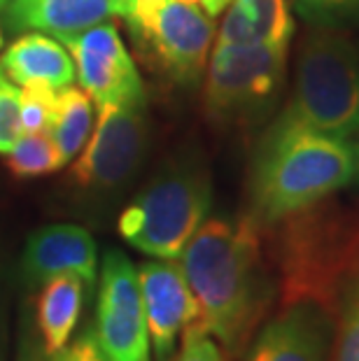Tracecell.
I'll return each instance as SVG.
<instances>
[{
    "label": "cell",
    "instance_id": "cell-1",
    "mask_svg": "<svg viewBox=\"0 0 359 361\" xmlns=\"http://www.w3.org/2000/svg\"><path fill=\"white\" fill-rule=\"evenodd\" d=\"M262 226L250 214L212 217L189 240L180 264L198 303V326L229 355H241L271 303Z\"/></svg>",
    "mask_w": 359,
    "mask_h": 361
},
{
    "label": "cell",
    "instance_id": "cell-2",
    "mask_svg": "<svg viewBox=\"0 0 359 361\" xmlns=\"http://www.w3.org/2000/svg\"><path fill=\"white\" fill-rule=\"evenodd\" d=\"M355 178L359 157L353 142L276 119L252 161L248 214L259 226H276Z\"/></svg>",
    "mask_w": 359,
    "mask_h": 361
},
{
    "label": "cell",
    "instance_id": "cell-3",
    "mask_svg": "<svg viewBox=\"0 0 359 361\" xmlns=\"http://www.w3.org/2000/svg\"><path fill=\"white\" fill-rule=\"evenodd\" d=\"M359 145V49L348 33L315 26L303 37L292 98L278 117Z\"/></svg>",
    "mask_w": 359,
    "mask_h": 361
},
{
    "label": "cell",
    "instance_id": "cell-4",
    "mask_svg": "<svg viewBox=\"0 0 359 361\" xmlns=\"http://www.w3.org/2000/svg\"><path fill=\"white\" fill-rule=\"evenodd\" d=\"M210 205L212 184L203 166H168L121 210L117 231L142 255L180 259Z\"/></svg>",
    "mask_w": 359,
    "mask_h": 361
},
{
    "label": "cell",
    "instance_id": "cell-5",
    "mask_svg": "<svg viewBox=\"0 0 359 361\" xmlns=\"http://www.w3.org/2000/svg\"><path fill=\"white\" fill-rule=\"evenodd\" d=\"M119 17L154 73L178 84L201 78L215 35L212 17L201 7L185 0H124Z\"/></svg>",
    "mask_w": 359,
    "mask_h": 361
},
{
    "label": "cell",
    "instance_id": "cell-6",
    "mask_svg": "<svg viewBox=\"0 0 359 361\" xmlns=\"http://www.w3.org/2000/svg\"><path fill=\"white\" fill-rule=\"evenodd\" d=\"M282 44L217 42L205 78V112L217 121H243L276 101L285 80Z\"/></svg>",
    "mask_w": 359,
    "mask_h": 361
},
{
    "label": "cell",
    "instance_id": "cell-7",
    "mask_svg": "<svg viewBox=\"0 0 359 361\" xmlns=\"http://www.w3.org/2000/svg\"><path fill=\"white\" fill-rule=\"evenodd\" d=\"M147 96L101 105L80 159L71 168V182L89 194H110L133 178L147 152Z\"/></svg>",
    "mask_w": 359,
    "mask_h": 361
},
{
    "label": "cell",
    "instance_id": "cell-8",
    "mask_svg": "<svg viewBox=\"0 0 359 361\" xmlns=\"http://www.w3.org/2000/svg\"><path fill=\"white\" fill-rule=\"evenodd\" d=\"M94 334L110 361H150L138 268L119 250L103 257Z\"/></svg>",
    "mask_w": 359,
    "mask_h": 361
},
{
    "label": "cell",
    "instance_id": "cell-9",
    "mask_svg": "<svg viewBox=\"0 0 359 361\" xmlns=\"http://www.w3.org/2000/svg\"><path fill=\"white\" fill-rule=\"evenodd\" d=\"M138 282L150 348L157 361H171L178 341L201 317L185 268L178 259L145 261L138 268Z\"/></svg>",
    "mask_w": 359,
    "mask_h": 361
},
{
    "label": "cell",
    "instance_id": "cell-10",
    "mask_svg": "<svg viewBox=\"0 0 359 361\" xmlns=\"http://www.w3.org/2000/svg\"><path fill=\"white\" fill-rule=\"evenodd\" d=\"M66 44L75 59L82 89L98 105L145 98V84L114 24H96L68 37Z\"/></svg>",
    "mask_w": 359,
    "mask_h": 361
},
{
    "label": "cell",
    "instance_id": "cell-11",
    "mask_svg": "<svg viewBox=\"0 0 359 361\" xmlns=\"http://www.w3.org/2000/svg\"><path fill=\"white\" fill-rule=\"evenodd\" d=\"M334 343L331 312L320 303L285 305L250 345L245 361H329Z\"/></svg>",
    "mask_w": 359,
    "mask_h": 361
},
{
    "label": "cell",
    "instance_id": "cell-12",
    "mask_svg": "<svg viewBox=\"0 0 359 361\" xmlns=\"http://www.w3.org/2000/svg\"><path fill=\"white\" fill-rule=\"evenodd\" d=\"M98 250L87 228L78 224H49L28 235L21 273L28 284L40 287L56 275H78L87 287L96 282Z\"/></svg>",
    "mask_w": 359,
    "mask_h": 361
},
{
    "label": "cell",
    "instance_id": "cell-13",
    "mask_svg": "<svg viewBox=\"0 0 359 361\" xmlns=\"http://www.w3.org/2000/svg\"><path fill=\"white\" fill-rule=\"evenodd\" d=\"M121 3L124 0H12L7 7V26L49 33L66 42L108 17H119Z\"/></svg>",
    "mask_w": 359,
    "mask_h": 361
},
{
    "label": "cell",
    "instance_id": "cell-14",
    "mask_svg": "<svg viewBox=\"0 0 359 361\" xmlns=\"http://www.w3.org/2000/svg\"><path fill=\"white\" fill-rule=\"evenodd\" d=\"M0 66L17 84H49L66 89L75 82V66L68 51L47 35L26 33L5 49Z\"/></svg>",
    "mask_w": 359,
    "mask_h": 361
},
{
    "label": "cell",
    "instance_id": "cell-15",
    "mask_svg": "<svg viewBox=\"0 0 359 361\" xmlns=\"http://www.w3.org/2000/svg\"><path fill=\"white\" fill-rule=\"evenodd\" d=\"M84 280L56 275L40 284L35 298V329L42 352H56L71 343L84 305Z\"/></svg>",
    "mask_w": 359,
    "mask_h": 361
},
{
    "label": "cell",
    "instance_id": "cell-16",
    "mask_svg": "<svg viewBox=\"0 0 359 361\" xmlns=\"http://www.w3.org/2000/svg\"><path fill=\"white\" fill-rule=\"evenodd\" d=\"M292 35L294 19L287 0H231L217 42H266L289 47Z\"/></svg>",
    "mask_w": 359,
    "mask_h": 361
},
{
    "label": "cell",
    "instance_id": "cell-17",
    "mask_svg": "<svg viewBox=\"0 0 359 361\" xmlns=\"http://www.w3.org/2000/svg\"><path fill=\"white\" fill-rule=\"evenodd\" d=\"M91 130H94L91 96L78 87H66L61 94H56L54 112H51V121L47 128L66 164L84 149Z\"/></svg>",
    "mask_w": 359,
    "mask_h": 361
},
{
    "label": "cell",
    "instance_id": "cell-18",
    "mask_svg": "<svg viewBox=\"0 0 359 361\" xmlns=\"http://www.w3.org/2000/svg\"><path fill=\"white\" fill-rule=\"evenodd\" d=\"M331 319V361H359V247L336 287Z\"/></svg>",
    "mask_w": 359,
    "mask_h": 361
},
{
    "label": "cell",
    "instance_id": "cell-19",
    "mask_svg": "<svg viewBox=\"0 0 359 361\" xmlns=\"http://www.w3.org/2000/svg\"><path fill=\"white\" fill-rule=\"evenodd\" d=\"M63 166L66 159L61 157L54 137L47 130L21 133L10 157H7V171L19 180L42 178V175L61 171Z\"/></svg>",
    "mask_w": 359,
    "mask_h": 361
},
{
    "label": "cell",
    "instance_id": "cell-20",
    "mask_svg": "<svg viewBox=\"0 0 359 361\" xmlns=\"http://www.w3.org/2000/svg\"><path fill=\"white\" fill-rule=\"evenodd\" d=\"M56 91L49 84H24L19 91V110H21V130L35 133V130H47L54 112Z\"/></svg>",
    "mask_w": 359,
    "mask_h": 361
},
{
    "label": "cell",
    "instance_id": "cell-21",
    "mask_svg": "<svg viewBox=\"0 0 359 361\" xmlns=\"http://www.w3.org/2000/svg\"><path fill=\"white\" fill-rule=\"evenodd\" d=\"M301 17L312 26H334L359 19V0H289Z\"/></svg>",
    "mask_w": 359,
    "mask_h": 361
},
{
    "label": "cell",
    "instance_id": "cell-22",
    "mask_svg": "<svg viewBox=\"0 0 359 361\" xmlns=\"http://www.w3.org/2000/svg\"><path fill=\"white\" fill-rule=\"evenodd\" d=\"M21 133L19 89L0 78V154H10Z\"/></svg>",
    "mask_w": 359,
    "mask_h": 361
},
{
    "label": "cell",
    "instance_id": "cell-23",
    "mask_svg": "<svg viewBox=\"0 0 359 361\" xmlns=\"http://www.w3.org/2000/svg\"><path fill=\"white\" fill-rule=\"evenodd\" d=\"M21 361H110L108 355L103 352L101 343L94 334V329L82 331L73 343H68L66 348L56 352H33L26 355Z\"/></svg>",
    "mask_w": 359,
    "mask_h": 361
},
{
    "label": "cell",
    "instance_id": "cell-24",
    "mask_svg": "<svg viewBox=\"0 0 359 361\" xmlns=\"http://www.w3.org/2000/svg\"><path fill=\"white\" fill-rule=\"evenodd\" d=\"M171 361H226L224 350L210 334H205L201 326H189L182 336V345L175 352Z\"/></svg>",
    "mask_w": 359,
    "mask_h": 361
},
{
    "label": "cell",
    "instance_id": "cell-25",
    "mask_svg": "<svg viewBox=\"0 0 359 361\" xmlns=\"http://www.w3.org/2000/svg\"><path fill=\"white\" fill-rule=\"evenodd\" d=\"M0 361H5V331H3V319H0Z\"/></svg>",
    "mask_w": 359,
    "mask_h": 361
},
{
    "label": "cell",
    "instance_id": "cell-26",
    "mask_svg": "<svg viewBox=\"0 0 359 361\" xmlns=\"http://www.w3.org/2000/svg\"><path fill=\"white\" fill-rule=\"evenodd\" d=\"M0 47H3V28H0Z\"/></svg>",
    "mask_w": 359,
    "mask_h": 361
},
{
    "label": "cell",
    "instance_id": "cell-27",
    "mask_svg": "<svg viewBox=\"0 0 359 361\" xmlns=\"http://www.w3.org/2000/svg\"><path fill=\"white\" fill-rule=\"evenodd\" d=\"M7 5V0H0V7H5Z\"/></svg>",
    "mask_w": 359,
    "mask_h": 361
},
{
    "label": "cell",
    "instance_id": "cell-28",
    "mask_svg": "<svg viewBox=\"0 0 359 361\" xmlns=\"http://www.w3.org/2000/svg\"><path fill=\"white\" fill-rule=\"evenodd\" d=\"M0 78H3V66H0Z\"/></svg>",
    "mask_w": 359,
    "mask_h": 361
},
{
    "label": "cell",
    "instance_id": "cell-29",
    "mask_svg": "<svg viewBox=\"0 0 359 361\" xmlns=\"http://www.w3.org/2000/svg\"><path fill=\"white\" fill-rule=\"evenodd\" d=\"M185 3H194V0H185ZM196 5V3H194Z\"/></svg>",
    "mask_w": 359,
    "mask_h": 361
},
{
    "label": "cell",
    "instance_id": "cell-30",
    "mask_svg": "<svg viewBox=\"0 0 359 361\" xmlns=\"http://www.w3.org/2000/svg\"><path fill=\"white\" fill-rule=\"evenodd\" d=\"M357 149H359V145H357Z\"/></svg>",
    "mask_w": 359,
    "mask_h": 361
}]
</instances>
